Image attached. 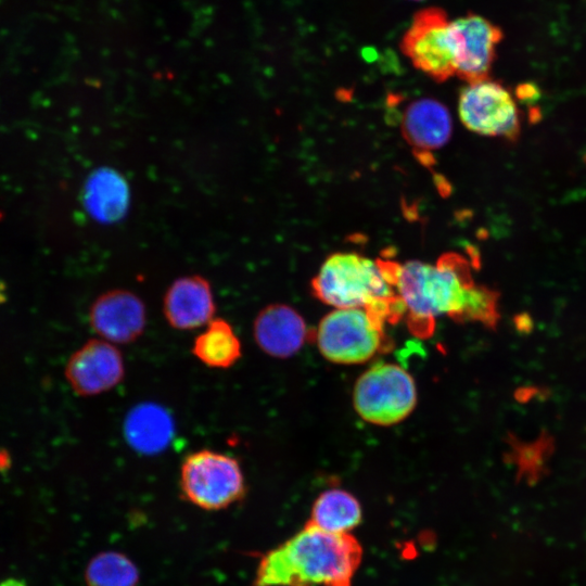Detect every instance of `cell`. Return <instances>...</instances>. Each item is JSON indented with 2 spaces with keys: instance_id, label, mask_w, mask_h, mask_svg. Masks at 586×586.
<instances>
[{
  "instance_id": "cell-6",
  "label": "cell",
  "mask_w": 586,
  "mask_h": 586,
  "mask_svg": "<svg viewBox=\"0 0 586 586\" xmlns=\"http://www.w3.org/2000/svg\"><path fill=\"white\" fill-rule=\"evenodd\" d=\"M399 47L417 69L437 82L457 74L458 37L453 21L441 8L419 10Z\"/></svg>"
},
{
  "instance_id": "cell-4",
  "label": "cell",
  "mask_w": 586,
  "mask_h": 586,
  "mask_svg": "<svg viewBox=\"0 0 586 586\" xmlns=\"http://www.w3.org/2000/svg\"><path fill=\"white\" fill-rule=\"evenodd\" d=\"M179 486L190 504L208 511L226 509L246 493L239 460L212 449L186 455L180 466Z\"/></svg>"
},
{
  "instance_id": "cell-5",
  "label": "cell",
  "mask_w": 586,
  "mask_h": 586,
  "mask_svg": "<svg viewBox=\"0 0 586 586\" xmlns=\"http://www.w3.org/2000/svg\"><path fill=\"white\" fill-rule=\"evenodd\" d=\"M353 407L368 423L390 426L415 409L417 386L411 374L392 362H377L364 371L353 387Z\"/></svg>"
},
{
  "instance_id": "cell-22",
  "label": "cell",
  "mask_w": 586,
  "mask_h": 586,
  "mask_svg": "<svg viewBox=\"0 0 586 586\" xmlns=\"http://www.w3.org/2000/svg\"><path fill=\"white\" fill-rule=\"evenodd\" d=\"M538 388L535 386H521L514 392V398L521 404L530 402L534 396H537Z\"/></svg>"
},
{
  "instance_id": "cell-18",
  "label": "cell",
  "mask_w": 586,
  "mask_h": 586,
  "mask_svg": "<svg viewBox=\"0 0 586 586\" xmlns=\"http://www.w3.org/2000/svg\"><path fill=\"white\" fill-rule=\"evenodd\" d=\"M194 357L214 369H228L239 361L242 344L233 327L224 318L212 319L194 339Z\"/></svg>"
},
{
  "instance_id": "cell-10",
  "label": "cell",
  "mask_w": 586,
  "mask_h": 586,
  "mask_svg": "<svg viewBox=\"0 0 586 586\" xmlns=\"http://www.w3.org/2000/svg\"><path fill=\"white\" fill-rule=\"evenodd\" d=\"M92 330L114 345L137 341L146 324V309L133 292L115 289L100 294L90 306Z\"/></svg>"
},
{
  "instance_id": "cell-25",
  "label": "cell",
  "mask_w": 586,
  "mask_h": 586,
  "mask_svg": "<svg viewBox=\"0 0 586 586\" xmlns=\"http://www.w3.org/2000/svg\"><path fill=\"white\" fill-rule=\"evenodd\" d=\"M416 1H420V0H416Z\"/></svg>"
},
{
  "instance_id": "cell-13",
  "label": "cell",
  "mask_w": 586,
  "mask_h": 586,
  "mask_svg": "<svg viewBox=\"0 0 586 586\" xmlns=\"http://www.w3.org/2000/svg\"><path fill=\"white\" fill-rule=\"evenodd\" d=\"M253 337L265 354L285 359L297 354L307 337V324L293 307L276 303L258 311L253 321Z\"/></svg>"
},
{
  "instance_id": "cell-11",
  "label": "cell",
  "mask_w": 586,
  "mask_h": 586,
  "mask_svg": "<svg viewBox=\"0 0 586 586\" xmlns=\"http://www.w3.org/2000/svg\"><path fill=\"white\" fill-rule=\"evenodd\" d=\"M400 130L418 161L431 167L435 163L432 152L444 146L451 136V116L440 101L418 99L407 105Z\"/></svg>"
},
{
  "instance_id": "cell-14",
  "label": "cell",
  "mask_w": 586,
  "mask_h": 586,
  "mask_svg": "<svg viewBox=\"0 0 586 586\" xmlns=\"http://www.w3.org/2000/svg\"><path fill=\"white\" fill-rule=\"evenodd\" d=\"M216 304L209 281L200 275L176 279L163 297V314L177 330L205 327L215 318Z\"/></svg>"
},
{
  "instance_id": "cell-9",
  "label": "cell",
  "mask_w": 586,
  "mask_h": 586,
  "mask_svg": "<svg viewBox=\"0 0 586 586\" xmlns=\"http://www.w3.org/2000/svg\"><path fill=\"white\" fill-rule=\"evenodd\" d=\"M125 364L116 345L91 339L69 357L65 377L80 396H95L117 386L124 379Z\"/></svg>"
},
{
  "instance_id": "cell-3",
  "label": "cell",
  "mask_w": 586,
  "mask_h": 586,
  "mask_svg": "<svg viewBox=\"0 0 586 586\" xmlns=\"http://www.w3.org/2000/svg\"><path fill=\"white\" fill-rule=\"evenodd\" d=\"M395 270L393 260L337 252L326 258L311 280V291L328 306L365 308L384 323L405 311L395 290Z\"/></svg>"
},
{
  "instance_id": "cell-20",
  "label": "cell",
  "mask_w": 586,
  "mask_h": 586,
  "mask_svg": "<svg viewBox=\"0 0 586 586\" xmlns=\"http://www.w3.org/2000/svg\"><path fill=\"white\" fill-rule=\"evenodd\" d=\"M508 442L513 449L512 460L518 466V480L524 477L528 484L536 483L546 472L545 462L553 450V438L544 431L534 443L524 444L512 434Z\"/></svg>"
},
{
  "instance_id": "cell-8",
  "label": "cell",
  "mask_w": 586,
  "mask_h": 586,
  "mask_svg": "<svg viewBox=\"0 0 586 586\" xmlns=\"http://www.w3.org/2000/svg\"><path fill=\"white\" fill-rule=\"evenodd\" d=\"M458 113L471 131L510 141L520 135V117L510 92L499 82L484 79L468 84L460 92Z\"/></svg>"
},
{
  "instance_id": "cell-12",
  "label": "cell",
  "mask_w": 586,
  "mask_h": 586,
  "mask_svg": "<svg viewBox=\"0 0 586 586\" xmlns=\"http://www.w3.org/2000/svg\"><path fill=\"white\" fill-rule=\"evenodd\" d=\"M453 24L459 43L456 76L468 84L487 79L496 47L502 39L500 28L475 13H468Z\"/></svg>"
},
{
  "instance_id": "cell-1",
  "label": "cell",
  "mask_w": 586,
  "mask_h": 586,
  "mask_svg": "<svg viewBox=\"0 0 586 586\" xmlns=\"http://www.w3.org/2000/svg\"><path fill=\"white\" fill-rule=\"evenodd\" d=\"M361 557L353 535L305 524L262 555L251 586H352Z\"/></svg>"
},
{
  "instance_id": "cell-24",
  "label": "cell",
  "mask_w": 586,
  "mask_h": 586,
  "mask_svg": "<svg viewBox=\"0 0 586 586\" xmlns=\"http://www.w3.org/2000/svg\"><path fill=\"white\" fill-rule=\"evenodd\" d=\"M0 586H27L23 581L16 578H8Z\"/></svg>"
},
{
  "instance_id": "cell-7",
  "label": "cell",
  "mask_w": 586,
  "mask_h": 586,
  "mask_svg": "<svg viewBox=\"0 0 586 586\" xmlns=\"http://www.w3.org/2000/svg\"><path fill=\"white\" fill-rule=\"evenodd\" d=\"M315 337L328 361L359 365L381 348L383 323L365 308H333L319 321Z\"/></svg>"
},
{
  "instance_id": "cell-23",
  "label": "cell",
  "mask_w": 586,
  "mask_h": 586,
  "mask_svg": "<svg viewBox=\"0 0 586 586\" xmlns=\"http://www.w3.org/2000/svg\"><path fill=\"white\" fill-rule=\"evenodd\" d=\"M517 94L522 100H533V99H536L539 92L536 89L535 85L525 84V85L519 86Z\"/></svg>"
},
{
  "instance_id": "cell-16",
  "label": "cell",
  "mask_w": 586,
  "mask_h": 586,
  "mask_svg": "<svg viewBox=\"0 0 586 586\" xmlns=\"http://www.w3.org/2000/svg\"><path fill=\"white\" fill-rule=\"evenodd\" d=\"M84 205L91 216L101 221L119 219L128 204L125 179L113 169H98L84 188Z\"/></svg>"
},
{
  "instance_id": "cell-2",
  "label": "cell",
  "mask_w": 586,
  "mask_h": 586,
  "mask_svg": "<svg viewBox=\"0 0 586 586\" xmlns=\"http://www.w3.org/2000/svg\"><path fill=\"white\" fill-rule=\"evenodd\" d=\"M395 290L412 322L418 320L430 324L441 316L470 321L482 285H475L467 259L448 252L441 255L435 264L421 260L397 263Z\"/></svg>"
},
{
  "instance_id": "cell-15",
  "label": "cell",
  "mask_w": 586,
  "mask_h": 586,
  "mask_svg": "<svg viewBox=\"0 0 586 586\" xmlns=\"http://www.w3.org/2000/svg\"><path fill=\"white\" fill-rule=\"evenodd\" d=\"M124 432L132 448L143 454H156L169 444L174 434V422L162 406L143 403L128 412Z\"/></svg>"
},
{
  "instance_id": "cell-21",
  "label": "cell",
  "mask_w": 586,
  "mask_h": 586,
  "mask_svg": "<svg viewBox=\"0 0 586 586\" xmlns=\"http://www.w3.org/2000/svg\"><path fill=\"white\" fill-rule=\"evenodd\" d=\"M513 324L519 334H531L534 330V320L527 311L517 314Z\"/></svg>"
},
{
  "instance_id": "cell-19",
  "label": "cell",
  "mask_w": 586,
  "mask_h": 586,
  "mask_svg": "<svg viewBox=\"0 0 586 586\" xmlns=\"http://www.w3.org/2000/svg\"><path fill=\"white\" fill-rule=\"evenodd\" d=\"M140 579L136 564L119 551L97 553L87 564V586H138Z\"/></svg>"
},
{
  "instance_id": "cell-17",
  "label": "cell",
  "mask_w": 586,
  "mask_h": 586,
  "mask_svg": "<svg viewBox=\"0 0 586 586\" xmlns=\"http://www.w3.org/2000/svg\"><path fill=\"white\" fill-rule=\"evenodd\" d=\"M361 518V506L353 494L330 488L316 498L306 524L332 534H351Z\"/></svg>"
}]
</instances>
